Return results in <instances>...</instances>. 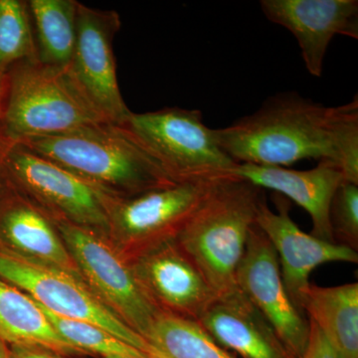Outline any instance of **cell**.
I'll return each mask as SVG.
<instances>
[{
    "instance_id": "obj_5",
    "label": "cell",
    "mask_w": 358,
    "mask_h": 358,
    "mask_svg": "<svg viewBox=\"0 0 358 358\" xmlns=\"http://www.w3.org/2000/svg\"><path fill=\"white\" fill-rule=\"evenodd\" d=\"M124 127L176 182L231 178L238 164L219 145L199 110L131 112Z\"/></svg>"
},
{
    "instance_id": "obj_26",
    "label": "cell",
    "mask_w": 358,
    "mask_h": 358,
    "mask_svg": "<svg viewBox=\"0 0 358 358\" xmlns=\"http://www.w3.org/2000/svg\"><path fill=\"white\" fill-rule=\"evenodd\" d=\"M10 358H61L55 353L47 352L36 348H26V346H11Z\"/></svg>"
},
{
    "instance_id": "obj_13",
    "label": "cell",
    "mask_w": 358,
    "mask_h": 358,
    "mask_svg": "<svg viewBox=\"0 0 358 358\" xmlns=\"http://www.w3.org/2000/svg\"><path fill=\"white\" fill-rule=\"evenodd\" d=\"M277 211L261 200L256 225L268 238L279 260L282 281L296 308L310 286V275L322 264L357 263V252L338 243L324 241L299 228L289 216L291 203L286 197H275ZM303 313V312H301Z\"/></svg>"
},
{
    "instance_id": "obj_25",
    "label": "cell",
    "mask_w": 358,
    "mask_h": 358,
    "mask_svg": "<svg viewBox=\"0 0 358 358\" xmlns=\"http://www.w3.org/2000/svg\"><path fill=\"white\" fill-rule=\"evenodd\" d=\"M310 339H308L307 350L303 358H338L319 327L312 322H310Z\"/></svg>"
},
{
    "instance_id": "obj_23",
    "label": "cell",
    "mask_w": 358,
    "mask_h": 358,
    "mask_svg": "<svg viewBox=\"0 0 358 358\" xmlns=\"http://www.w3.org/2000/svg\"><path fill=\"white\" fill-rule=\"evenodd\" d=\"M40 308H42L57 333L67 343L83 352L84 355L90 353V355H100L101 357L150 358L145 353L124 343L114 334L108 333L102 327L86 322L58 317V315L45 310L41 306Z\"/></svg>"
},
{
    "instance_id": "obj_17",
    "label": "cell",
    "mask_w": 358,
    "mask_h": 358,
    "mask_svg": "<svg viewBox=\"0 0 358 358\" xmlns=\"http://www.w3.org/2000/svg\"><path fill=\"white\" fill-rule=\"evenodd\" d=\"M0 232L20 255L81 275L48 216L26 200H13L0 213Z\"/></svg>"
},
{
    "instance_id": "obj_1",
    "label": "cell",
    "mask_w": 358,
    "mask_h": 358,
    "mask_svg": "<svg viewBox=\"0 0 358 358\" xmlns=\"http://www.w3.org/2000/svg\"><path fill=\"white\" fill-rule=\"evenodd\" d=\"M216 140L238 164L288 167L303 159L338 166L358 185V99L327 107L294 92L267 99L253 114L222 129Z\"/></svg>"
},
{
    "instance_id": "obj_19",
    "label": "cell",
    "mask_w": 358,
    "mask_h": 358,
    "mask_svg": "<svg viewBox=\"0 0 358 358\" xmlns=\"http://www.w3.org/2000/svg\"><path fill=\"white\" fill-rule=\"evenodd\" d=\"M0 341L11 346L41 348L59 357L84 355L57 333L31 296L1 280Z\"/></svg>"
},
{
    "instance_id": "obj_14",
    "label": "cell",
    "mask_w": 358,
    "mask_h": 358,
    "mask_svg": "<svg viewBox=\"0 0 358 358\" xmlns=\"http://www.w3.org/2000/svg\"><path fill=\"white\" fill-rule=\"evenodd\" d=\"M260 7L268 21L294 35L313 77H322L336 35L358 39L357 0H261Z\"/></svg>"
},
{
    "instance_id": "obj_15",
    "label": "cell",
    "mask_w": 358,
    "mask_h": 358,
    "mask_svg": "<svg viewBox=\"0 0 358 358\" xmlns=\"http://www.w3.org/2000/svg\"><path fill=\"white\" fill-rule=\"evenodd\" d=\"M231 176L268 188L291 199L310 214L312 235L324 241L336 243L329 223V208L334 193L346 181L341 169L333 162H320L307 171L282 166L237 164Z\"/></svg>"
},
{
    "instance_id": "obj_4",
    "label": "cell",
    "mask_w": 358,
    "mask_h": 358,
    "mask_svg": "<svg viewBox=\"0 0 358 358\" xmlns=\"http://www.w3.org/2000/svg\"><path fill=\"white\" fill-rule=\"evenodd\" d=\"M107 122L96 113L67 68L24 61L7 74L2 129L11 141L58 136Z\"/></svg>"
},
{
    "instance_id": "obj_18",
    "label": "cell",
    "mask_w": 358,
    "mask_h": 358,
    "mask_svg": "<svg viewBox=\"0 0 358 358\" xmlns=\"http://www.w3.org/2000/svg\"><path fill=\"white\" fill-rule=\"evenodd\" d=\"M301 310L319 327L338 358H358V284L320 287L310 284Z\"/></svg>"
},
{
    "instance_id": "obj_20",
    "label": "cell",
    "mask_w": 358,
    "mask_h": 358,
    "mask_svg": "<svg viewBox=\"0 0 358 358\" xmlns=\"http://www.w3.org/2000/svg\"><path fill=\"white\" fill-rule=\"evenodd\" d=\"M76 0H30L38 62L66 69L77 38Z\"/></svg>"
},
{
    "instance_id": "obj_30",
    "label": "cell",
    "mask_w": 358,
    "mask_h": 358,
    "mask_svg": "<svg viewBox=\"0 0 358 358\" xmlns=\"http://www.w3.org/2000/svg\"><path fill=\"white\" fill-rule=\"evenodd\" d=\"M102 358H141V357H102Z\"/></svg>"
},
{
    "instance_id": "obj_3",
    "label": "cell",
    "mask_w": 358,
    "mask_h": 358,
    "mask_svg": "<svg viewBox=\"0 0 358 358\" xmlns=\"http://www.w3.org/2000/svg\"><path fill=\"white\" fill-rule=\"evenodd\" d=\"M263 199L262 189L248 181L218 179L176 238L218 298L238 291V267Z\"/></svg>"
},
{
    "instance_id": "obj_12",
    "label": "cell",
    "mask_w": 358,
    "mask_h": 358,
    "mask_svg": "<svg viewBox=\"0 0 358 358\" xmlns=\"http://www.w3.org/2000/svg\"><path fill=\"white\" fill-rule=\"evenodd\" d=\"M131 268L159 313L199 322L218 298L176 240L140 254Z\"/></svg>"
},
{
    "instance_id": "obj_28",
    "label": "cell",
    "mask_w": 358,
    "mask_h": 358,
    "mask_svg": "<svg viewBox=\"0 0 358 358\" xmlns=\"http://www.w3.org/2000/svg\"><path fill=\"white\" fill-rule=\"evenodd\" d=\"M9 141H10V140H9L6 136V134H4L1 124H0V169H2V160H3L4 152H6Z\"/></svg>"
},
{
    "instance_id": "obj_7",
    "label": "cell",
    "mask_w": 358,
    "mask_h": 358,
    "mask_svg": "<svg viewBox=\"0 0 358 358\" xmlns=\"http://www.w3.org/2000/svg\"><path fill=\"white\" fill-rule=\"evenodd\" d=\"M58 231L71 257L96 296L136 333L145 334L159 317L133 268L96 231L65 220Z\"/></svg>"
},
{
    "instance_id": "obj_22",
    "label": "cell",
    "mask_w": 358,
    "mask_h": 358,
    "mask_svg": "<svg viewBox=\"0 0 358 358\" xmlns=\"http://www.w3.org/2000/svg\"><path fill=\"white\" fill-rule=\"evenodd\" d=\"M24 61H38L28 1L0 0V72Z\"/></svg>"
},
{
    "instance_id": "obj_24",
    "label": "cell",
    "mask_w": 358,
    "mask_h": 358,
    "mask_svg": "<svg viewBox=\"0 0 358 358\" xmlns=\"http://www.w3.org/2000/svg\"><path fill=\"white\" fill-rule=\"evenodd\" d=\"M329 223L336 243L358 251V185L343 181L331 200Z\"/></svg>"
},
{
    "instance_id": "obj_6",
    "label": "cell",
    "mask_w": 358,
    "mask_h": 358,
    "mask_svg": "<svg viewBox=\"0 0 358 358\" xmlns=\"http://www.w3.org/2000/svg\"><path fill=\"white\" fill-rule=\"evenodd\" d=\"M0 278L25 292L48 312L102 327L148 357L155 358L145 339L90 291L81 278L8 251H0Z\"/></svg>"
},
{
    "instance_id": "obj_9",
    "label": "cell",
    "mask_w": 358,
    "mask_h": 358,
    "mask_svg": "<svg viewBox=\"0 0 358 358\" xmlns=\"http://www.w3.org/2000/svg\"><path fill=\"white\" fill-rule=\"evenodd\" d=\"M122 26L117 11L80 3L77 38L67 70L103 121L124 124L131 110L122 98L117 78L114 39Z\"/></svg>"
},
{
    "instance_id": "obj_8",
    "label": "cell",
    "mask_w": 358,
    "mask_h": 358,
    "mask_svg": "<svg viewBox=\"0 0 358 358\" xmlns=\"http://www.w3.org/2000/svg\"><path fill=\"white\" fill-rule=\"evenodd\" d=\"M2 171L59 220L94 231L110 227L107 194L21 143L9 141Z\"/></svg>"
},
{
    "instance_id": "obj_29",
    "label": "cell",
    "mask_w": 358,
    "mask_h": 358,
    "mask_svg": "<svg viewBox=\"0 0 358 358\" xmlns=\"http://www.w3.org/2000/svg\"><path fill=\"white\" fill-rule=\"evenodd\" d=\"M0 358H10V352L6 348V343L0 341Z\"/></svg>"
},
{
    "instance_id": "obj_2",
    "label": "cell",
    "mask_w": 358,
    "mask_h": 358,
    "mask_svg": "<svg viewBox=\"0 0 358 358\" xmlns=\"http://www.w3.org/2000/svg\"><path fill=\"white\" fill-rule=\"evenodd\" d=\"M16 143L114 199H129L176 183L122 124L101 122Z\"/></svg>"
},
{
    "instance_id": "obj_11",
    "label": "cell",
    "mask_w": 358,
    "mask_h": 358,
    "mask_svg": "<svg viewBox=\"0 0 358 358\" xmlns=\"http://www.w3.org/2000/svg\"><path fill=\"white\" fill-rule=\"evenodd\" d=\"M214 181L176 182L129 199L108 196L110 227L141 254L176 240Z\"/></svg>"
},
{
    "instance_id": "obj_10",
    "label": "cell",
    "mask_w": 358,
    "mask_h": 358,
    "mask_svg": "<svg viewBox=\"0 0 358 358\" xmlns=\"http://www.w3.org/2000/svg\"><path fill=\"white\" fill-rule=\"evenodd\" d=\"M236 285L267 320L291 357L303 358L310 339V322L292 301L277 254L257 225L250 232Z\"/></svg>"
},
{
    "instance_id": "obj_27",
    "label": "cell",
    "mask_w": 358,
    "mask_h": 358,
    "mask_svg": "<svg viewBox=\"0 0 358 358\" xmlns=\"http://www.w3.org/2000/svg\"><path fill=\"white\" fill-rule=\"evenodd\" d=\"M7 74L8 73L0 72V120L3 113L4 103H6L7 90Z\"/></svg>"
},
{
    "instance_id": "obj_21",
    "label": "cell",
    "mask_w": 358,
    "mask_h": 358,
    "mask_svg": "<svg viewBox=\"0 0 358 358\" xmlns=\"http://www.w3.org/2000/svg\"><path fill=\"white\" fill-rule=\"evenodd\" d=\"M155 358H237L195 320L159 313L145 336Z\"/></svg>"
},
{
    "instance_id": "obj_16",
    "label": "cell",
    "mask_w": 358,
    "mask_h": 358,
    "mask_svg": "<svg viewBox=\"0 0 358 358\" xmlns=\"http://www.w3.org/2000/svg\"><path fill=\"white\" fill-rule=\"evenodd\" d=\"M197 322L241 358H292L267 320L239 289L216 299Z\"/></svg>"
}]
</instances>
